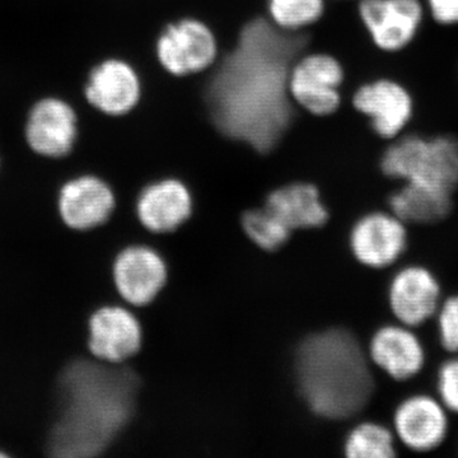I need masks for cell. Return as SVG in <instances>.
Masks as SVG:
<instances>
[{"instance_id":"obj_18","label":"cell","mask_w":458,"mask_h":458,"mask_svg":"<svg viewBox=\"0 0 458 458\" xmlns=\"http://www.w3.org/2000/svg\"><path fill=\"white\" fill-rule=\"evenodd\" d=\"M192 200L189 190L176 180L152 183L138 199L137 212L141 225L157 232L174 231L191 214Z\"/></svg>"},{"instance_id":"obj_20","label":"cell","mask_w":458,"mask_h":458,"mask_svg":"<svg viewBox=\"0 0 458 458\" xmlns=\"http://www.w3.org/2000/svg\"><path fill=\"white\" fill-rule=\"evenodd\" d=\"M265 208L291 231L322 227L328 219L318 190L311 183H292L276 190L267 197Z\"/></svg>"},{"instance_id":"obj_17","label":"cell","mask_w":458,"mask_h":458,"mask_svg":"<svg viewBox=\"0 0 458 458\" xmlns=\"http://www.w3.org/2000/svg\"><path fill=\"white\" fill-rule=\"evenodd\" d=\"M113 190L95 176H82L63 186L59 209L65 225L74 229H89L107 221L113 213Z\"/></svg>"},{"instance_id":"obj_14","label":"cell","mask_w":458,"mask_h":458,"mask_svg":"<svg viewBox=\"0 0 458 458\" xmlns=\"http://www.w3.org/2000/svg\"><path fill=\"white\" fill-rule=\"evenodd\" d=\"M369 357L372 364L397 382L417 376L426 364L423 344L403 324L379 327L370 339Z\"/></svg>"},{"instance_id":"obj_1","label":"cell","mask_w":458,"mask_h":458,"mask_svg":"<svg viewBox=\"0 0 458 458\" xmlns=\"http://www.w3.org/2000/svg\"><path fill=\"white\" fill-rule=\"evenodd\" d=\"M280 30L265 20L247 23L236 50L208 87V105L219 131L261 153L279 143L292 122L291 64L307 42L302 35Z\"/></svg>"},{"instance_id":"obj_4","label":"cell","mask_w":458,"mask_h":458,"mask_svg":"<svg viewBox=\"0 0 458 458\" xmlns=\"http://www.w3.org/2000/svg\"><path fill=\"white\" fill-rule=\"evenodd\" d=\"M379 170L387 179L421 183L454 194L458 190V137L400 135L382 153Z\"/></svg>"},{"instance_id":"obj_12","label":"cell","mask_w":458,"mask_h":458,"mask_svg":"<svg viewBox=\"0 0 458 458\" xmlns=\"http://www.w3.org/2000/svg\"><path fill=\"white\" fill-rule=\"evenodd\" d=\"M441 401L429 394H414L394 412V429L406 448L414 452L436 450L447 438L448 417Z\"/></svg>"},{"instance_id":"obj_21","label":"cell","mask_w":458,"mask_h":458,"mask_svg":"<svg viewBox=\"0 0 458 458\" xmlns=\"http://www.w3.org/2000/svg\"><path fill=\"white\" fill-rule=\"evenodd\" d=\"M349 458H391L397 454L394 433L375 421L358 424L344 445Z\"/></svg>"},{"instance_id":"obj_6","label":"cell","mask_w":458,"mask_h":458,"mask_svg":"<svg viewBox=\"0 0 458 458\" xmlns=\"http://www.w3.org/2000/svg\"><path fill=\"white\" fill-rule=\"evenodd\" d=\"M426 8L420 0H360V17L377 49L400 53L417 38Z\"/></svg>"},{"instance_id":"obj_22","label":"cell","mask_w":458,"mask_h":458,"mask_svg":"<svg viewBox=\"0 0 458 458\" xmlns=\"http://www.w3.org/2000/svg\"><path fill=\"white\" fill-rule=\"evenodd\" d=\"M242 225L247 236L267 251H276L291 236V229L267 208L243 214Z\"/></svg>"},{"instance_id":"obj_2","label":"cell","mask_w":458,"mask_h":458,"mask_svg":"<svg viewBox=\"0 0 458 458\" xmlns=\"http://www.w3.org/2000/svg\"><path fill=\"white\" fill-rule=\"evenodd\" d=\"M65 411L54 432L57 456L101 454L134 414L140 379L128 369L78 361L65 373Z\"/></svg>"},{"instance_id":"obj_10","label":"cell","mask_w":458,"mask_h":458,"mask_svg":"<svg viewBox=\"0 0 458 458\" xmlns=\"http://www.w3.org/2000/svg\"><path fill=\"white\" fill-rule=\"evenodd\" d=\"M441 285L420 265H410L394 274L388 286V304L394 318L408 327L426 324L441 306Z\"/></svg>"},{"instance_id":"obj_11","label":"cell","mask_w":458,"mask_h":458,"mask_svg":"<svg viewBox=\"0 0 458 458\" xmlns=\"http://www.w3.org/2000/svg\"><path fill=\"white\" fill-rule=\"evenodd\" d=\"M77 114L60 98H44L33 105L27 119V144L38 155L62 158L73 149L77 140Z\"/></svg>"},{"instance_id":"obj_13","label":"cell","mask_w":458,"mask_h":458,"mask_svg":"<svg viewBox=\"0 0 458 458\" xmlns=\"http://www.w3.org/2000/svg\"><path fill=\"white\" fill-rule=\"evenodd\" d=\"M165 278L164 259L149 247H129L114 261V284L129 303L144 306L152 302L164 288Z\"/></svg>"},{"instance_id":"obj_15","label":"cell","mask_w":458,"mask_h":458,"mask_svg":"<svg viewBox=\"0 0 458 458\" xmlns=\"http://www.w3.org/2000/svg\"><path fill=\"white\" fill-rule=\"evenodd\" d=\"M84 93L93 107L119 116L128 114L140 101V78L125 62L106 60L90 72Z\"/></svg>"},{"instance_id":"obj_23","label":"cell","mask_w":458,"mask_h":458,"mask_svg":"<svg viewBox=\"0 0 458 458\" xmlns=\"http://www.w3.org/2000/svg\"><path fill=\"white\" fill-rule=\"evenodd\" d=\"M274 22L285 31H295L318 22L325 11L324 0H270Z\"/></svg>"},{"instance_id":"obj_8","label":"cell","mask_w":458,"mask_h":458,"mask_svg":"<svg viewBox=\"0 0 458 458\" xmlns=\"http://www.w3.org/2000/svg\"><path fill=\"white\" fill-rule=\"evenodd\" d=\"M408 247V228L391 212H372L355 222L351 232L352 255L364 267H391Z\"/></svg>"},{"instance_id":"obj_16","label":"cell","mask_w":458,"mask_h":458,"mask_svg":"<svg viewBox=\"0 0 458 458\" xmlns=\"http://www.w3.org/2000/svg\"><path fill=\"white\" fill-rule=\"evenodd\" d=\"M89 349L99 360L120 363L140 349L138 319L122 307H104L89 322Z\"/></svg>"},{"instance_id":"obj_19","label":"cell","mask_w":458,"mask_h":458,"mask_svg":"<svg viewBox=\"0 0 458 458\" xmlns=\"http://www.w3.org/2000/svg\"><path fill=\"white\" fill-rule=\"evenodd\" d=\"M454 195L433 186L403 182L388 198V209L405 225H438L451 216L454 208Z\"/></svg>"},{"instance_id":"obj_9","label":"cell","mask_w":458,"mask_h":458,"mask_svg":"<svg viewBox=\"0 0 458 458\" xmlns=\"http://www.w3.org/2000/svg\"><path fill=\"white\" fill-rule=\"evenodd\" d=\"M157 55L171 74L182 77L198 73L216 59V38L200 21L182 20L162 32L157 42Z\"/></svg>"},{"instance_id":"obj_7","label":"cell","mask_w":458,"mask_h":458,"mask_svg":"<svg viewBox=\"0 0 458 458\" xmlns=\"http://www.w3.org/2000/svg\"><path fill=\"white\" fill-rule=\"evenodd\" d=\"M343 65L327 54H313L301 60L289 74L292 98L304 110L316 116L336 113L342 105L340 87L344 82Z\"/></svg>"},{"instance_id":"obj_25","label":"cell","mask_w":458,"mask_h":458,"mask_svg":"<svg viewBox=\"0 0 458 458\" xmlns=\"http://www.w3.org/2000/svg\"><path fill=\"white\" fill-rule=\"evenodd\" d=\"M437 391L443 406L458 414V357L442 364L438 370Z\"/></svg>"},{"instance_id":"obj_3","label":"cell","mask_w":458,"mask_h":458,"mask_svg":"<svg viewBox=\"0 0 458 458\" xmlns=\"http://www.w3.org/2000/svg\"><path fill=\"white\" fill-rule=\"evenodd\" d=\"M370 364L360 340L345 328L309 336L295 355L301 394L319 417L334 420L354 417L375 394Z\"/></svg>"},{"instance_id":"obj_24","label":"cell","mask_w":458,"mask_h":458,"mask_svg":"<svg viewBox=\"0 0 458 458\" xmlns=\"http://www.w3.org/2000/svg\"><path fill=\"white\" fill-rule=\"evenodd\" d=\"M439 340L445 352H458V294L451 295L439 306Z\"/></svg>"},{"instance_id":"obj_5","label":"cell","mask_w":458,"mask_h":458,"mask_svg":"<svg viewBox=\"0 0 458 458\" xmlns=\"http://www.w3.org/2000/svg\"><path fill=\"white\" fill-rule=\"evenodd\" d=\"M352 106L369 119L377 137L394 140L406 131L415 113L410 90L391 78L364 83L352 96Z\"/></svg>"},{"instance_id":"obj_26","label":"cell","mask_w":458,"mask_h":458,"mask_svg":"<svg viewBox=\"0 0 458 458\" xmlns=\"http://www.w3.org/2000/svg\"><path fill=\"white\" fill-rule=\"evenodd\" d=\"M434 22L441 26L458 25V0H427Z\"/></svg>"}]
</instances>
